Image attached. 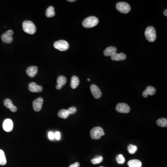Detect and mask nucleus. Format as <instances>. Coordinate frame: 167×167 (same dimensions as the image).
Segmentation results:
<instances>
[{"mask_svg":"<svg viewBox=\"0 0 167 167\" xmlns=\"http://www.w3.org/2000/svg\"><path fill=\"white\" fill-rule=\"evenodd\" d=\"M22 28L23 31L28 34H34L36 31L35 25L31 21H24L22 24Z\"/></svg>","mask_w":167,"mask_h":167,"instance_id":"f257e3e1","label":"nucleus"},{"mask_svg":"<svg viewBox=\"0 0 167 167\" xmlns=\"http://www.w3.org/2000/svg\"><path fill=\"white\" fill-rule=\"evenodd\" d=\"M99 21L97 17L95 16H90L87 17L82 22V25L84 28H92L95 27L98 24Z\"/></svg>","mask_w":167,"mask_h":167,"instance_id":"f03ea898","label":"nucleus"},{"mask_svg":"<svg viewBox=\"0 0 167 167\" xmlns=\"http://www.w3.org/2000/svg\"><path fill=\"white\" fill-rule=\"evenodd\" d=\"M145 36L148 41L153 42L156 39V31L155 28L152 26L147 27L145 31Z\"/></svg>","mask_w":167,"mask_h":167,"instance_id":"7ed1b4c3","label":"nucleus"},{"mask_svg":"<svg viewBox=\"0 0 167 167\" xmlns=\"http://www.w3.org/2000/svg\"><path fill=\"white\" fill-rule=\"evenodd\" d=\"M90 135L92 138L97 140L101 138V137L104 135V132L103 129L100 127L93 128L90 131Z\"/></svg>","mask_w":167,"mask_h":167,"instance_id":"20e7f679","label":"nucleus"},{"mask_svg":"<svg viewBox=\"0 0 167 167\" xmlns=\"http://www.w3.org/2000/svg\"><path fill=\"white\" fill-rule=\"evenodd\" d=\"M53 46L55 48L60 51H65L69 48V45L67 41L64 40H59L56 41Z\"/></svg>","mask_w":167,"mask_h":167,"instance_id":"39448f33","label":"nucleus"},{"mask_svg":"<svg viewBox=\"0 0 167 167\" xmlns=\"http://www.w3.org/2000/svg\"><path fill=\"white\" fill-rule=\"evenodd\" d=\"M116 9L121 13H127L131 10V7L127 3L119 2L116 4Z\"/></svg>","mask_w":167,"mask_h":167,"instance_id":"423d86ee","label":"nucleus"},{"mask_svg":"<svg viewBox=\"0 0 167 167\" xmlns=\"http://www.w3.org/2000/svg\"><path fill=\"white\" fill-rule=\"evenodd\" d=\"M116 110L121 113H128L131 110L130 107L125 103H119L116 105Z\"/></svg>","mask_w":167,"mask_h":167,"instance_id":"0eeeda50","label":"nucleus"},{"mask_svg":"<svg viewBox=\"0 0 167 167\" xmlns=\"http://www.w3.org/2000/svg\"><path fill=\"white\" fill-rule=\"evenodd\" d=\"M43 98L41 97H39L33 101V106L34 111L38 112L41 110L43 103Z\"/></svg>","mask_w":167,"mask_h":167,"instance_id":"6e6552de","label":"nucleus"},{"mask_svg":"<svg viewBox=\"0 0 167 167\" xmlns=\"http://www.w3.org/2000/svg\"><path fill=\"white\" fill-rule=\"evenodd\" d=\"M90 90L91 92L92 93V95L96 99H98L101 97L102 93L100 90L99 89L98 86L95 85H92L90 87Z\"/></svg>","mask_w":167,"mask_h":167,"instance_id":"1a4fd4ad","label":"nucleus"},{"mask_svg":"<svg viewBox=\"0 0 167 167\" xmlns=\"http://www.w3.org/2000/svg\"><path fill=\"white\" fill-rule=\"evenodd\" d=\"M3 128L6 132H9L13 128V122L10 119H6L4 121Z\"/></svg>","mask_w":167,"mask_h":167,"instance_id":"9d476101","label":"nucleus"},{"mask_svg":"<svg viewBox=\"0 0 167 167\" xmlns=\"http://www.w3.org/2000/svg\"><path fill=\"white\" fill-rule=\"evenodd\" d=\"M4 105L13 112H15L17 110V107L15 105H13L12 101L9 98H7L4 100Z\"/></svg>","mask_w":167,"mask_h":167,"instance_id":"9b49d317","label":"nucleus"},{"mask_svg":"<svg viewBox=\"0 0 167 167\" xmlns=\"http://www.w3.org/2000/svg\"><path fill=\"white\" fill-rule=\"evenodd\" d=\"M28 89L29 91L32 92H40L43 90L42 86L37 85L34 82H32L29 84Z\"/></svg>","mask_w":167,"mask_h":167,"instance_id":"f8f14e48","label":"nucleus"},{"mask_svg":"<svg viewBox=\"0 0 167 167\" xmlns=\"http://www.w3.org/2000/svg\"><path fill=\"white\" fill-rule=\"evenodd\" d=\"M117 49L115 46H109L104 50V54L105 56H110L114 55L116 53Z\"/></svg>","mask_w":167,"mask_h":167,"instance_id":"ddd939ff","label":"nucleus"},{"mask_svg":"<svg viewBox=\"0 0 167 167\" xmlns=\"http://www.w3.org/2000/svg\"><path fill=\"white\" fill-rule=\"evenodd\" d=\"M38 70V67L36 66H32V67H29L27 69L26 73L27 75L30 77H34L37 73Z\"/></svg>","mask_w":167,"mask_h":167,"instance_id":"4468645a","label":"nucleus"},{"mask_svg":"<svg viewBox=\"0 0 167 167\" xmlns=\"http://www.w3.org/2000/svg\"><path fill=\"white\" fill-rule=\"evenodd\" d=\"M156 92V90L154 87L152 86H149L147 87L146 89L143 92V96L144 98L148 97V95L150 96H153Z\"/></svg>","mask_w":167,"mask_h":167,"instance_id":"2eb2a0df","label":"nucleus"},{"mask_svg":"<svg viewBox=\"0 0 167 167\" xmlns=\"http://www.w3.org/2000/svg\"><path fill=\"white\" fill-rule=\"evenodd\" d=\"M1 39L4 43L7 44L11 43L13 41V37L12 36L9 35L7 32L4 33L1 35Z\"/></svg>","mask_w":167,"mask_h":167,"instance_id":"dca6fc26","label":"nucleus"},{"mask_svg":"<svg viewBox=\"0 0 167 167\" xmlns=\"http://www.w3.org/2000/svg\"><path fill=\"white\" fill-rule=\"evenodd\" d=\"M126 58V55L124 53H116L111 57V59L113 61H124Z\"/></svg>","mask_w":167,"mask_h":167,"instance_id":"f3484780","label":"nucleus"},{"mask_svg":"<svg viewBox=\"0 0 167 167\" xmlns=\"http://www.w3.org/2000/svg\"><path fill=\"white\" fill-rule=\"evenodd\" d=\"M127 164L129 167H141L142 164L140 161L137 159H133L129 161Z\"/></svg>","mask_w":167,"mask_h":167,"instance_id":"a211bd4d","label":"nucleus"},{"mask_svg":"<svg viewBox=\"0 0 167 167\" xmlns=\"http://www.w3.org/2000/svg\"><path fill=\"white\" fill-rule=\"evenodd\" d=\"M79 84V77L76 76H73L71 77V87L73 89L76 88Z\"/></svg>","mask_w":167,"mask_h":167,"instance_id":"6ab92c4d","label":"nucleus"},{"mask_svg":"<svg viewBox=\"0 0 167 167\" xmlns=\"http://www.w3.org/2000/svg\"><path fill=\"white\" fill-rule=\"evenodd\" d=\"M69 113L67 110L62 109L59 111L58 116L61 119H66L69 116Z\"/></svg>","mask_w":167,"mask_h":167,"instance_id":"aec40b11","label":"nucleus"},{"mask_svg":"<svg viewBox=\"0 0 167 167\" xmlns=\"http://www.w3.org/2000/svg\"><path fill=\"white\" fill-rule=\"evenodd\" d=\"M55 15V9L53 6L49 7L46 9V15L48 18L53 17Z\"/></svg>","mask_w":167,"mask_h":167,"instance_id":"412c9836","label":"nucleus"},{"mask_svg":"<svg viewBox=\"0 0 167 167\" xmlns=\"http://www.w3.org/2000/svg\"><path fill=\"white\" fill-rule=\"evenodd\" d=\"M7 160L3 151L0 149V165L4 166L6 164Z\"/></svg>","mask_w":167,"mask_h":167,"instance_id":"4be33fe9","label":"nucleus"},{"mask_svg":"<svg viewBox=\"0 0 167 167\" xmlns=\"http://www.w3.org/2000/svg\"><path fill=\"white\" fill-rule=\"evenodd\" d=\"M156 124L161 127H166L167 126V119L165 118L159 119L156 121Z\"/></svg>","mask_w":167,"mask_h":167,"instance_id":"5701e85b","label":"nucleus"},{"mask_svg":"<svg viewBox=\"0 0 167 167\" xmlns=\"http://www.w3.org/2000/svg\"><path fill=\"white\" fill-rule=\"evenodd\" d=\"M67 79L64 76H60L57 79V83L58 85H61V86L65 85L67 83Z\"/></svg>","mask_w":167,"mask_h":167,"instance_id":"b1692460","label":"nucleus"},{"mask_svg":"<svg viewBox=\"0 0 167 167\" xmlns=\"http://www.w3.org/2000/svg\"><path fill=\"white\" fill-rule=\"evenodd\" d=\"M137 146L130 144V145L128 147V151L131 154H135L137 152Z\"/></svg>","mask_w":167,"mask_h":167,"instance_id":"393cba45","label":"nucleus"},{"mask_svg":"<svg viewBox=\"0 0 167 167\" xmlns=\"http://www.w3.org/2000/svg\"><path fill=\"white\" fill-rule=\"evenodd\" d=\"M103 160V158L102 156H98L97 158L92 159V160H91V162H92L93 164H97L102 162Z\"/></svg>","mask_w":167,"mask_h":167,"instance_id":"a878e982","label":"nucleus"},{"mask_svg":"<svg viewBox=\"0 0 167 167\" xmlns=\"http://www.w3.org/2000/svg\"><path fill=\"white\" fill-rule=\"evenodd\" d=\"M116 160L118 164H124L125 163V158L121 154L119 155L118 156H116Z\"/></svg>","mask_w":167,"mask_h":167,"instance_id":"bb28decb","label":"nucleus"},{"mask_svg":"<svg viewBox=\"0 0 167 167\" xmlns=\"http://www.w3.org/2000/svg\"><path fill=\"white\" fill-rule=\"evenodd\" d=\"M69 114H73L76 112L77 108L74 106L71 107L67 110Z\"/></svg>","mask_w":167,"mask_h":167,"instance_id":"cd10ccee","label":"nucleus"},{"mask_svg":"<svg viewBox=\"0 0 167 167\" xmlns=\"http://www.w3.org/2000/svg\"><path fill=\"white\" fill-rule=\"evenodd\" d=\"M55 134V138L56 140H59L61 139V133L59 131H57L55 133H54Z\"/></svg>","mask_w":167,"mask_h":167,"instance_id":"c85d7f7f","label":"nucleus"},{"mask_svg":"<svg viewBox=\"0 0 167 167\" xmlns=\"http://www.w3.org/2000/svg\"><path fill=\"white\" fill-rule=\"evenodd\" d=\"M48 138L49 139H50V140H53L55 138V134L53 132H52V131H50V132L48 133Z\"/></svg>","mask_w":167,"mask_h":167,"instance_id":"c756f323","label":"nucleus"},{"mask_svg":"<svg viewBox=\"0 0 167 167\" xmlns=\"http://www.w3.org/2000/svg\"><path fill=\"white\" fill-rule=\"evenodd\" d=\"M80 166V164H79V162H75L74 164H73L71 165L70 166H69V167H79Z\"/></svg>","mask_w":167,"mask_h":167,"instance_id":"7c9ffc66","label":"nucleus"},{"mask_svg":"<svg viewBox=\"0 0 167 167\" xmlns=\"http://www.w3.org/2000/svg\"><path fill=\"white\" fill-rule=\"evenodd\" d=\"M7 33L9 34V35H11V36H12L13 34V30H9L6 32Z\"/></svg>","mask_w":167,"mask_h":167,"instance_id":"2f4dec72","label":"nucleus"},{"mask_svg":"<svg viewBox=\"0 0 167 167\" xmlns=\"http://www.w3.org/2000/svg\"><path fill=\"white\" fill-rule=\"evenodd\" d=\"M62 87H63V86H61V85H58V84H57V85H56V88L57 89V90H60V89L62 88Z\"/></svg>","mask_w":167,"mask_h":167,"instance_id":"473e14b6","label":"nucleus"},{"mask_svg":"<svg viewBox=\"0 0 167 167\" xmlns=\"http://www.w3.org/2000/svg\"><path fill=\"white\" fill-rule=\"evenodd\" d=\"M167 10L166 9L165 10H164V15L166 16H167Z\"/></svg>","mask_w":167,"mask_h":167,"instance_id":"72a5a7b5","label":"nucleus"},{"mask_svg":"<svg viewBox=\"0 0 167 167\" xmlns=\"http://www.w3.org/2000/svg\"><path fill=\"white\" fill-rule=\"evenodd\" d=\"M76 1V0H68V1L69 2H74V1Z\"/></svg>","mask_w":167,"mask_h":167,"instance_id":"f704fd0d","label":"nucleus"},{"mask_svg":"<svg viewBox=\"0 0 167 167\" xmlns=\"http://www.w3.org/2000/svg\"><path fill=\"white\" fill-rule=\"evenodd\" d=\"M87 80L88 81H90V79H87Z\"/></svg>","mask_w":167,"mask_h":167,"instance_id":"c9c22d12","label":"nucleus"},{"mask_svg":"<svg viewBox=\"0 0 167 167\" xmlns=\"http://www.w3.org/2000/svg\"></svg>","mask_w":167,"mask_h":167,"instance_id":"e433bc0d","label":"nucleus"}]
</instances>
